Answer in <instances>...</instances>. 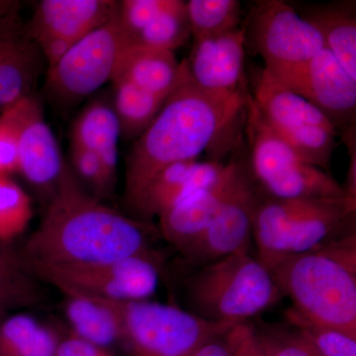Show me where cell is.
Returning <instances> with one entry per match:
<instances>
[{"instance_id": "29", "label": "cell", "mask_w": 356, "mask_h": 356, "mask_svg": "<svg viewBox=\"0 0 356 356\" xmlns=\"http://www.w3.org/2000/svg\"><path fill=\"white\" fill-rule=\"evenodd\" d=\"M32 216L29 195L10 175H0V241L10 243L21 235Z\"/></svg>"}, {"instance_id": "22", "label": "cell", "mask_w": 356, "mask_h": 356, "mask_svg": "<svg viewBox=\"0 0 356 356\" xmlns=\"http://www.w3.org/2000/svg\"><path fill=\"white\" fill-rule=\"evenodd\" d=\"M65 315L76 337L108 348L121 343L120 302L81 294H67Z\"/></svg>"}, {"instance_id": "8", "label": "cell", "mask_w": 356, "mask_h": 356, "mask_svg": "<svg viewBox=\"0 0 356 356\" xmlns=\"http://www.w3.org/2000/svg\"><path fill=\"white\" fill-rule=\"evenodd\" d=\"M133 44L119 22L118 10L49 67L46 88L63 106L76 104L112 83L122 58Z\"/></svg>"}, {"instance_id": "35", "label": "cell", "mask_w": 356, "mask_h": 356, "mask_svg": "<svg viewBox=\"0 0 356 356\" xmlns=\"http://www.w3.org/2000/svg\"><path fill=\"white\" fill-rule=\"evenodd\" d=\"M56 356H115L108 348L96 346L88 341L72 336L60 339Z\"/></svg>"}, {"instance_id": "4", "label": "cell", "mask_w": 356, "mask_h": 356, "mask_svg": "<svg viewBox=\"0 0 356 356\" xmlns=\"http://www.w3.org/2000/svg\"><path fill=\"white\" fill-rule=\"evenodd\" d=\"M202 266L189 280L187 299L192 313L206 320L243 324L282 297L271 271L250 252Z\"/></svg>"}, {"instance_id": "19", "label": "cell", "mask_w": 356, "mask_h": 356, "mask_svg": "<svg viewBox=\"0 0 356 356\" xmlns=\"http://www.w3.org/2000/svg\"><path fill=\"white\" fill-rule=\"evenodd\" d=\"M295 9L317 30L325 49L331 51L348 74L356 79L355 0L304 4Z\"/></svg>"}, {"instance_id": "17", "label": "cell", "mask_w": 356, "mask_h": 356, "mask_svg": "<svg viewBox=\"0 0 356 356\" xmlns=\"http://www.w3.org/2000/svg\"><path fill=\"white\" fill-rule=\"evenodd\" d=\"M57 138L38 98L26 96L18 149V172L33 186L55 191L65 168Z\"/></svg>"}, {"instance_id": "7", "label": "cell", "mask_w": 356, "mask_h": 356, "mask_svg": "<svg viewBox=\"0 0 356 356\" xmlns=\"http://www.w3.org/2000/svg\"><path fill=\"white\" fill-rule=\"evenodd\" d=\"M250 95L274 132L310 165L329 172L337 129L317 107L281 86L266 70L252 76Z\"/></svg>"}, {"instance_id": "33", "label": "cell", "mask_w": 356, "mask_h": 356, "mask_svg": "<svg viewBox=\"0 0 356 356\" xmlns=\"http://www.w3.org/2000/svg\"><path fill=\"white\" fill-rule=\"evenodd\" d=\"M166 0H123L118 2V19L129 39L136 43L140 33L165 7Z\"/></svg>"}, {"instance_id": "14", "label": "cell", "mask_w": 356, "mask_h": 356, "mask_svg": "<svg viewBox=\"0 0 356 356\" xmlns=\"http://www.w3.org/2000/svg\"><path fill=\"white\" fill-rule=\"evenodd\" d=\"M247 31V26H238L224 34L193 41L191 55L184 62L196 86L221 95L245 89Z\"/></svg>"}, {"instance_id": "15", "label": "cell", "mask_w": 356, "mask_h": 356, "mask_svg": "<svg viewBox=\"0 0 356 356\" xmlns=\"http://www.w3.org/2000/svg\"><path fill=\"white\" fill-rule=\"evenodd\" d=\"M42 54L21 24L15 6L0 2V111L32 95Z\"/></svg>"}, {"instance_id": "9", "label": "cell", "mask_w": 356, "mask_h": 356, "mask_svg": "<svg viewBox=\"0 0 356 356\" xmlns=\"http://www.w3.org/2000/svg\"><path fill=\"white\" fill-rule=\"evenodd\" d=\"M159 266L161 257L152 250L100 264L28 269L35 277L51 283L65 295L137 302L147 301L156 292Z\"/></svg>"}, {"instance_id": "34", "label": "cell", "mask_w": 356, "mask_h": 356, "mask_svg": "<svg viewBox=\"0 0 356 356\" xmlns=\"http://www.w3.org/2000/svg\"><path fill=\"white\" fill-rule=\"evenodd\" d=\"M248 325V323L236 325L229 331L213 337L192 356H236Z\"/></svg>"}, {"instance_id": "3", "label": "cell", "mask_w": 356, "mask_h": 356, "mask_svg": "<svg viewBox=\"0 0 356 356\" xmlns=\"http://www.w3.org/2000/svg\"><path fill=\"white\" fill-rule=\"evenodd\" d=\"M281 294L299 316L356 334L355 229L285 257L271 269Z\"/></svg>"}, {"instance_id": "32", "label": "cell", "mask_w": 356, "mask_h": 356, "mask_svg": "<svg viewBox=\"0 0 356 356\" xmlns=\"http://www.w3.org/2000/svg\"><path fill=\"white\" fill-rule=\"evenodd\" d=\"M271 356H318L292 327H264L254 329Z\"/></svg>"}, {"instance_id": "23", "label": "cell", "mask_w": 356, "mask_h": 356, "mask_svg": "<svg viewBox=\"0 0 356 356\" xmlns=\"http://www.w3.org/2000/svg\"><path fill=\"white\" fill-rule=\"evenodd\" d=\"M112 105L121 129V138L137 140L153 123L168 95L149 92L123 79L112 81Z\"/></svg>"}, {"instance_id": "28", "label": "cell", "mask_w": 356, "mask_h": 356, "mask_svg": "<svg viewBox=\"0 0 356 356\" xmlns=\"http://www.w3.org/2000/svg\"><path fill=\"white\" fill-rule=\"evenodd\" d=\"M287 322L318 356H356V334L312 322L289 309Z\"/></svg>"}, {"instance_id": "13", "label": "cell", "mask_w": 356, "mask_h": 356, "mask_svg": "<svg viewBox=\"0 0 356 356\" xmlns=\"http://www.w3.org/2000/svg\"><path fill=\"white\" fill-rule=\"evenodd\" d=\"M117 10L118 2L111 0H43L26 30L51 67Z\"/></svg>"}, {"instance_id": "1", "label": "cell", "mask_w": 356, "mask_h": 356, "mask_svg": "<svg viewBox=\"0 0 356 356\" xmlns=\"http://www.w3.org/2000/svg\"><path fill=\"white\" fill-rule=\"evenodd\" d=\"M248 91L221 95L193 83L184 60L177 86L153 123L134 143L125 175V197L131 207L149 182L173 163L198 159L210 152L221 158L235 143L238 123L245 119Z\"/></svg>"}, {"instance_id": "30", "label": "cell", "mask_w": 356, "mask_h": 356, "mask_svg": "<svg viewBox=\"0 0 356 356\" xmlns=\"http://www.w3.org/2000/svg\"><path fill=\"white\" fill-rule=\"evenodd\" d=\"M70 159L72 172L77 179H81L90 187L96 198L107 197L111 194L115 181L109 177L97 154L84 147L70 144Z\"/></svg>"}, {"instance_id": "26", "label": "cell", "mask_w": 356, "mask_h": 356, "mask_svg": "<svg viewBox=\"0 0 356 356\" xmlns=\"http://www.w3.org/2000/svg\"><path fill=\"white\" fill-rule=\"evenodd\" d=\"M186 1L166 0L165 7L145 28L136 44H146L175 53L191 38Z\"/></svg>"}, {"instance_id": "2", "label": "cell", "mask_w": 356, "mask_h": 356, "mask_svg": "<svg viewBox=\"0 0 356 356\" xmlns=\"http://www.w3.org/2000/svg\"><path fill=\"white\" fill-rule=\"evenodd\" d=\"M153 227L90 195L65 165L43 219L20 252L28 268L83 266L152 252Z\"/></svg>"}, {"instance_id": "10", "label": "cell", "mask_w": 356, "mask_h": 356, "mask_svg": "<svg viewBox=\"0 0 356 356\" xmlns=\"http://www.w3.org/2000/svg\"><path fill=\"white\" fill-rule=\"evenodd\" d=\"M266 197V192L245 163L209 226L182 250V255L192 264L203 266L228 255L250 252L255 211Z\"/></svg>"}, {"instance_id": "6", "label": "cell", "mask_w": 356, "mask_h": 356, "mask_svg": "<svg viewBox=\"0 0 356 356\" xmlns=\"http://www.w3.org/2000/svg\"><path fill=\"white\" fill-rule=\"evenodd\" d=\"M122 343L131 356H192L213 337L233 329L177 307L120 302Z\"/></svg>"}, {"instance_id": "20", "label": "cell", "mask_w": 356, "mask_h": 356, "mask_svg": "<svg viewBox=\"0 0 356 356\" xmlns=\"http://www.w3.org/2000/svg\"><path fill=\"white\" fill-rule=\"evenodd\" d=\"M120 139L118 118L112 102L106 98H98L88 103L76 117L70 131V144L97 154L114 181H116Z\"/></svg>"}, {"instance_id": "38", "label": "cell", "mask_w": 356, "mask_h": 356, "mask_svg": "<svg viewBox=\"0 0 356 356\" xmlns=\"http://www.w3.org/2000/svg\"><path fill=\"white\" fill-rule=\"evenodd\" d=\"M254 356H271L254 331Z\"/></svg>"}, {"instance_id": "25", "label": "cell", "mask_w": 356, "mask_h": 356, "mask_svg": "<svg viewBox=\"0 0 356 356\" xmlns=\"http://www.w3.org/2000/svg\"><path fill=\"white\" fill-rule=\"evenodd\" d=\"M20 252L0 241V318L8 312L34 303L37 287Z\"/></svg>"}, {"instance_id": "18", "label": "cell", "mask_w": 356, "mask_h": 356, "mask_svg": "<svg viewBox=\"0 0 356 356\" xmlns=\"http://www.w3.org/2000/svg\"><path fill=\"white\" fill-rule=\"evenodd\" d=\"M227 163L221 161H192L173 163L149 182L133 209L149 222L209 186L221 175Z\"/></svg>"}, {"instance_id": "11", "label": "cell", "mask_w": 356, "mask_h": 356, "mask_svg": "<svg viewBox=\"0 0 356 356\" xmlns=\"http://www.w3.org/2000/svg\"><path fill=\"white\" fill-rule=\"evenodd\" d=\"M250 20L255 48L268 72L305 65L325 49L317 30L288 2H257Z\"/></svg>"}, {"instance_id": "24", "label": "cell", "mask_w": 356, "mask_h": 356, "mask_svg": "<svg viewBox=\"0 0 356 356\" xmlns=\"http://www.w3.org/2000/svg\"><path fill=\"white\" fill-rule=\"evenodd\" d=\"M60 337L28 315L0 323V356H56Z\"/></svg>"}, {"instance_id": "12", "label": "cell", "mask_w": 356, "mask_h": 356, "mask_svg": "<svg viewBox=\"0 0 356 356\" xmlns=\"http://www.w3.org/2000/svg\"><path fill=\"white\" fill-rule=\"evenodd\" d=\"M269 74L281 86L317 107L337 132L355 127L356 79L327 49L305 65Z\"/></svg>"}, {"instance_id": "16", "label": "cell", "mask_w": 356, "mask_h": 356, "mask_svg": "<svg viewBox=\"0 0 356 356\" xmlns=\"http://www.w3.org/2000/svg\"><path fill=\"white\" fill-rule=\"evenodd\" d=\"M245 161L227 163L219 177L159 217V234L180 252L189 247L209 226L229 192L233 188Z\"/></svg>"}, {"instance_id": "5", "label": "cell", "mask_w": 356, "mask_h": 356, "mask_svg": "<svg viewBox=\"0 0 356 356\" xmlns=\"http://www.w3.org/2000/svg\"><path fill=\"white\" fill-rule=\"evenodd\" d=\"M245 123L250 149V172L267 195L280 199L346 196L329 172L304 161L268 124L247 95Z\"/></svg>"}, {"instance_id": "36", "label": "cell", "mask_w": 356, "mask_h": 356, "mask_svg": "<svg viewBox=\"0 0 356 356\" xmlns=\"http://www.w3.org/2000/svg\"><path fill=\"white\" fill-rule=\"evenodd\" d=\"M343 140L348 147V156H350V165H348V175L343 189L346 196L356 198V140L355 127L346 130L343 133Z\"/></svg>"}, {"instance_id": "27", "label": "cell", "mask_w": 356, "mask_h": 356, "mask_svg": "<svg viewBox=\"0 0 356 356\" xmlns=\"http://www.w3.org/2000/svg\"><path fill=\"white\" fill-rule=\"evenodd\" d=\"M238 0H189L187 15L193 41L218 36L238 28L241 23Z\"/></svg>"}, {"instance_id": "21", "label": "cell", "mask_w": 356, "mask_h": 356, "mask_svg": "<svg viewBox=\"0 0 356 356\" xmlns=\"http://www.w3.org/2000/svg\"><path fill=\"white\" fill-rule=\"evenodd\" d=\"M180 72L181 62L173 51L133 43L124 54L113 81L123 79L149 92L168 96L177 86Z\"/></svg>"}, {"instance_id": "31", "label": "cell", "mask_w": 356, "mask_h": 356, "mask_svg": "<svg viewBox=\"0 0 356 356\" xmlns=\"http://www.w3.org/2000/svg\"><path fill=\"white\" fill-rule=\"evenodd\" d=\"M24 100L25 97L0 115V175L18 172V149Z\"/></svg>"}, {"instance_id": "37", "label": "cell", "mask_w": 356, "mask_h": 356, "mask_svg": "<svg viewBox=\"0 0 356 356\" xmlns=\"http://www.w3.org/2000/svg\"><path fill=\"white\" fill-rule=\"evenodd\" d=\"M236 356H254V327L250 324L245 332Z\"/></svg>"}]
</instances>
